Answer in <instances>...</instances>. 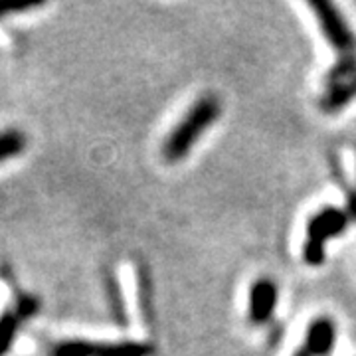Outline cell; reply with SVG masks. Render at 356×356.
<instances>
[{"label":"cell","mask_w":356,"mask_h":356,"mask_svg":"<svg viewBox=\"0 0 356 356\" xmlns=\"http://www.w3.org/2000/svg\"><path fill=\"white\" fill-rule=\"evenodd\" d=\"M222 113V105L216 95H204L188 109V113L178 121V125L163 143V156L168 163H178L191 153L194 143L202 137Z\"/></svg>","instance_id":"obj_1"},{"label":"cell","mask_w":356,"mask_h":356,"mask_svg":"<svg viewBox=\"0 0 356 356\" xmlns=\"http://www.w3.org/2000/svg\"><path fill=\"white\" fill-rule=\"evenodd\" d=\"M348 226L346 212L339 208H327L313 216L307 224V242L303 248V257L309 266H321L325 261V245L327 242L343 234Z\"/></svg>","instance_id":"obj_2"},{"label":"cell","mask_w":356,"mask_h":356,"mask_svg":"<svg viewBox=\"0 0 356 356\" xmlns=\"http://www.w3.org/2000/svg\"><path fill=\"white\" fill-rule=\"evenodd\" d=\"M311 8L317 16L325 38L329 40V44L334 50L339 51V60H353V58H356L355 34L350 32V28L344 22L341 13L334 8V4L327 2V0H313Z\"/></svg>","instance_id":"obj_3"},{"label":"cell","mask_w":356,"mask_h":356,"mask_svg":"<svg viewBox=\"0 0 356 356\" xmlns=\"http://www.w3.org/2000/svg\"><path fill=\"white\" fill-rule=\"evenodd\" d=\"M277 307V285L267 277L257 280L250 291V318L255 325L267 323Z\"/></svg>","instance_id":"obj_4"},{"label":"cell","mask_w":356,"mask_h":356,"mask_svg":"<svg viewBox=\"0 0 356 356\" xmlns=\"http://www.w3.org/2000/svg\"><path fill=\"white\" fill-rule=\"evenodd\" d=\"M337 339V327L329 318H317L307 329L305 346L311 356H329Z\"/></svg>","instance_id":"obj_5"},{"label":"cell","mask_w":356,"mask_h":356,"mask_svg":"<svg viewBox=\"0 0 356 356\" xmlns=\"http://www.w3.org/2000/svg\"><path fill=\"white\" fill-rule=\"evenodd\" d=\"M103 291L109 301V311L113 315V321L119 327H127L129 325V311L127 303H125V295L121 289L119 277L115 275L111 269L103 271Z\"/></svg>","instance_id":"obj_6"},{"label":"cell","mask_w":356,"mask_h":356,"mask_svg":"<svg viewBox=\"0 0 356 356\" xmlns=\"http://www.w3.org/2000/svg\"><path fill=\"white\" fill-rule=\"evenodd\" d=\"M353 99H356V74L353 77H348V79H344L343 83L329 89V93L323 97L321 107H323L325 113H337L343 107H346Z\"/></svg>","instance_id":"obj_7"},{"label":"cell","mask_w":356,"mask_h":356,"mask_svg":"<svg viewBox=\"0 0 356 356\" xmlns=\"http://www.w3.org/2000/svg\"><path fill=\"white\" fill-rule=\"evenodd\" d=\"M154 346L139 341H121V343H97L95 356H153Z\"/></svg>","instance_id":"obj_8"},{"label":"cell","mask_w":356,"mask_h":356,"mask_svg":"<svg viewBox=\"0 0 356 356\" xmlns=\"http://www.w3.org/2000/svg\"><path fill=\"white\" fill-rule=\"evenodd\" d=\"M26 149V135L18 129L0 131V163H6Z\"/></svg>","instance_id":"obj_9"},{"label":"cell","mask_w":356,"mask_h":356,"mask_svg":"<svg viewBox=\"0 0 356 356\" xmlns=\"http://www.w3.org/2000/svg\"><path fill=\"white\" fill-rule=\"evenodd\" d=\"M97 343H91L86 339H67L62 343L54 344L50 348V356H95Z\"/></svg>","instance_id":"obj_10"},{"label":"cell","mask_w":356,"mask_h":356,"mask_svg":"<svg viewBox=\"0 0 356 356\" xmlns=\"http://www.w3.org/2000/svg\"><path fill=\"white\" fill-rule=\"evenodd\" d=\"M20 323H22V318L14 313V309L13 311H4L0 315V356H4L10 350Z\"/></svg>","instance_id":"obj_11"},{"label":"cell","mask_w":356,"mask_h":356,"mask_svg":"<svg viewBox=\"0 0 356 356\" xmlns=\"http://www.w3.org/2000/svg\"><path fill=\"white\" fill-rule=\"evenodd\" d=\"M151 277H149V271L145 267L139 269V297H140V309L145 313V318L151 321L153 318V301H151Z\"/></svg>","instance_id":"obj_12"},{"label":"cell","mask_w":356,"mask_h":356,"mask_svg":"<svg viewBox=\"0 0 356 356\" xmlns=\"http://www.w3.org/2000/svg\"><path fill=\"white\" fill-rule=\"evenodd\" d=\"M38 2H6V0H0V18L14 13H26V10L38 8Z\"/></svg>","instance_id":"obj_13"},{"label":"cell","mask_w":356,"mask_h":356,"mask_svg":"<svg viewBox=\"0 0 356 356\" xmlns=\"http://www.w3.org/2000/svg\"><path fill=\"white\" fill-rule=\"evenodd\" d=\"M346 216H348V220H350V218L356 220V192H353V194L348 196V210H346Z\"/></svg>","instance_id":"obj_14"},{"label":"cell","mask_w":356,"mask_h":356,"mask_svg":"<svg viewBox=\"0 0 356 356\" xmlns=\"http://www.w3.org/2000/svg\"><path fill=\"white\" fill-rule=\"evenodd\" d=\"M295 356H311V353L307 350L305 346H301V348H299V350L295 353Z\"/></svg>","instance_id":"obj_15"}]
</instances>
